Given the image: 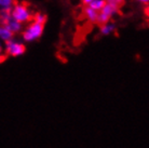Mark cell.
I'll use <instances>...</instances> for the list:
<instances>
[{
  "mask_svg": "<svg viewBox=\"0 0 149 148\" xmlns=\"http://www.w3.org/2000/svg\"><path fill=\"white\" fill-rule=\"evenodd\" d=\"M12 19L16 22H27L33 21V14H30L28 11V3L22 2V3H15L14 9L12 10Z\"/></svg>",
  "mask_w": 149,
  "mask_h": 148,
  "instance_id": "6da1fadb",
  "label": "cell"
},
{
  "mask_svg": "<svg viewBox=\"0 0 149 148\" xmlns=\"http://www.w3.org/2000/svg\"><path fill=\"white\" fill-rule=\"evenodd\" d=\"M43 27H45L43 24H39V23L34 22L28 28H27L26 31H24L23 37H24V39L27 41L34 40V39L38 38L39 36H41V34H42V31H43Z\"/></svg>",
  "mask_w": 149,
  "mask_h": 148,
  "instance_id": "7a4b0ae2",
  "label": "cell"
},
{
  "mask_svg": "<svg viewBox=\"0 0 149 148\" xmlns=\"http://www.w3.org/2000/svg\"><path fill=\"white\" fill-rule=\"evenodd\" d=\"M7 45V53L12 56L21 55L25 52V45H19V43H14V42H11V41H8Z\"/></svg>",
  "mask_w": 149,
  "mask_h": 148,
  "instance_id": "3957f363",
  "label": "cell"
},
{
  "mask_svg": "<svg viewBox=\"0 0 149 148\" xmlns=\"http://www.w3.org/2000/svg\"><path fill=\"white\" fill-rule=\"evenodd\" d=\"M82 14H83V17L88 19L89 22L96 24L97 16H98V13H97L96 11L92 10V9L89 7H84L83 8V11H82Z\"/></svg>",
  "mask_w": 149,
  "mask_h": 148,
  "instance_id": "277c9868",
  "label": "cell"
},
{
  "mask_svg": "<svg viewBox=\"0 0 149 148\" xmlns=\"http://www.w3.org/2000/svg\"><path fill=\"white\" fill-rule=\"evenodd\" d=\"M2 27L7 28L8 30H10V31L13 34L14 31H19V30L21 29V23L16 22L15 20L11 19V20H9V21H7V22L4 23Z\"/></svg>",
  "mask_w": 149,
  "mask_h": 148,
  "instance_id": "5b68a950",
  "label": "cell"
},
{
  "mask_svg": "<svg viewBox=\"0 0 149 148\" xmlns=\"http://www.w3.org/2000/svg\"><path fill=\"white\" fill-rule=\"evenodd\" d=\"M89 4H90L89 8H91L92 10L97 12V11H101L102 9L105 7L106 2H105L104 0H93V1H91Z\"/></svg>",
  "mask_w": 149,
  "mask_h": 148,
  "instance_id": "8992f818",
  "label": "cell"
},
{
  "mask_svg": "<svg viewBox=\"0 0 149 148\" xmlns=\"http://www.w3.org/2000/svg\"><path fill=\"white\" fill-rule=\"evenodd\" d=\"M106 4H108L110 7H112L116 11H118L120 8L124 4V0H104Z\"/></svg>",
  "mask_w": 149,
  "mask_h": 148,
  "instance_id": "52a82bcc",
  "label": "cell"
},
{
  "mask_svg": "<svg viewBox=\"0 0 149 148\" xmlns=\"http://www.w3.org/2000/svg\"><path fill=\"white\" fill-rule=\"evenodd\" d=\"M13 36V34L10 31V30H8L7 28H4V27H0V37L2 38V39H6V40H9L10 38H12Z\"/></svg>",
  "mask_w": 149,
  "mask_h": 148,
  "instance_id": "ba28073f",
  "label": "cell"
},
{
  "mask_svg": "<svg viewBox=\"0 0 149 148\" xmlns=\"http://www.w3.org/2000/svg\"><path fill=\"white\" fill-rule=\"evenodd\" d=\"M112 29H113V26L104 25V26H102V27H101V31L103 34H109Z\"/></svg>",
  "mask_w": 149,
  "mask_h": 148,
  "instance_id": "9c48e42d",
  "label": "cell"
},
{
  "mask_svg": "<svg viewBox=\"0 0 149 148\" xmlns=\"http://www.w3.org/2000/svg\"><path fill=\"white\" fill-rule=\"evenodd\" d=\"M11 2H12V0H0V4L1 6H10L11 4Z\"/></svg>",
  "mask_w": 149,
  "mask_h": 148,
  "instance_id": "30bf717a",
  "label": "cell"
},
{
  "mask_svg": "<svg viewBox=\"0 0 149 148\" xmlns=\"http://www.w3.org/2000/svg\"><path fill=\"white\" fill-rule=\"evenodd\" d=\"M82 1H83V4L86 6V4H89L90 2H91V1H93V0H82Z\"/></svg>",
  "mask_w": 149,
  "mask_h": 148,
  "instance_id": "8fae6325",
  "label": "cell"
},
{
  "mask_svg": "<svg viewBox=\"0 0 149 148\" xmlns=\"http://www.w3.org/2000/svg\"><path fill=\"white\" fill-rule=\"evenodd\" d=\"M4 59H6V56H3V55H1V56H0V63H1L2 61H4Z\"/></svg>",
  "mask_w": 149,
  "mask_h": 148,
  "instance_id": "7c38bea8",
  "label": "cell"
},
{
  "mask_svg": "<svg viewBox=\"0 0 149 148\" xmlns=\"http://www.w3.org/2000/svg\"><path fill=\"white\" fill-rule=\"evenodd\" d=\"M141 1H142V2H145V3H147V2H148V0H141Z\"/></svg>",
  "mask_w": 149,
  "mask_h": 148,
  "instance_id": "4fadbf2b",
  "label": "cell"
},
{
  "mask_svg": "<svg viewBox=\"0 0 149 148\" xmlns=\"http://www.w3.org/2000/svg\"><path fill=\"white\" fill-rule=\"evenodd\" d=\"M0 51H1V47H0Z\"/></svg>",
  "mask_w": 149,
  "mask_h": 148,
  "instance_id": "5bb4252c",
  "label": "cell"
}]
</instances>
